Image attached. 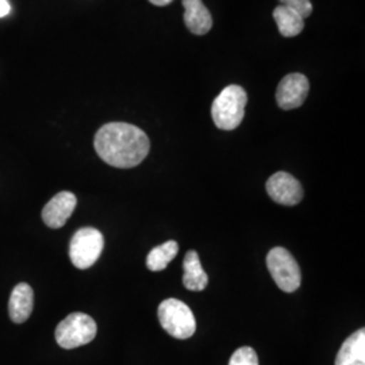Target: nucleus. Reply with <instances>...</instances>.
Returning a JSON list of instances; mask_svg holds the SVG:
<instances>
[{"label": "nucleus", "instance_id": "f257e3e1", "mask_svg": "<svg viewBox=\"0 0 365 365\" xmlns=\"http://www.w3.org/2000/svg\"><path fill=\"white\" fill-rule=\"evenodd\" d=\"M93 145L106 164L123 170L141 164L150 149L144 131L125 122H111L102 126L95 135Z\"/></svg>", "mask_w": 365, "mask_h": 365}, {"label": "nucleus", "instance_id": "f03ea898", "mask_svg": "<svg viewBox=\"0 0 365 365\" xmlns=\"http://www.w3.org/2000/svg\"><path fill=\"white\" fill-rule=\"evenodd\" d=\"M248 95L240 86H227L215 98L211 106V117L215 126L221 130H235L245 115Z\"/></svg>", "mask_w": 365, "mask_h": 365}, {"label": "nucleus", "instance_id": "7ed1b4c3", "mask_svg": "<svg viewBox=\"0 0 365 365\" xmlns=\"http://www.w3.org/2000/svg\"><path fill=\"white\" fill-rule=\"evenodd\" d=\"M158 321L163 329L175 339H187L194 336L196 321L191 309L182 300L170 298L158 306Z\"/></svg>", "mask_w": 365, "mask_h": 365}, {"label": "nucleus", "instance_id": "20e7f679", "mask_svg": "<svg viewBox=\"0 0 365 365\" xmlns=\"http://www.w3.org/2000/svg\"><path fill=\"white\" fill-rule=\"evenodd\" d=\"M98 327L90 315L69 314L56 329V341L64 349H75L90 344L96 337Z\"/></svg>", "mask_w": 365, "mask_h": 365}, {"label": "nucleus", "instance_id": "39448f33", "mask_svg": "<svg viewBox=\"0 0 365 365\" xmlns=\"http://www.w3.org/2000/svg\"><path fill=\"white\" fill-rule=\"evenodd\" d=\"M103 247V235L98 229L83 227L71 240L69 259L78 269H88L101 257Z\"/></svg>", "mask_w": 365, "mask_h": 365}, {"label": "nucleus", "instance_id": "423d86ee", "mask_svg": "<svg viewBox=\"0 0 365 365\" xmlns=\"http://www.w3.org/2000/svg\"><path fill=\"white\" fill-rule=\"evenodd\" d=\"M267 267L277 287L284 292H294L300 287L302 274L294 256L284 248H274L267 256Z\"/></svg>", "mask_w": 365, "mask_h": 365}, {"label": "nucleus", "instance_id": "0eeeda50", "mask_svg": "<svg viewBox=\"0 0 365 365\" xmlns=\"http://www.w3.org/2000/svg\"><path fill=\"white\" fill-rule=\"evenodd\" d=\"M309 90V78L302 73H289L279 83L276 90V102L282 110L298 108L304 103Z\"/></svg>", "mask_w": 365, "mask_h": 365}, {"label": "nucleus", "instance_id": "6e6552de", "mask_svg": "<svg viewBox=\"0 0 365 365\" xmlns=\"http://www.w3.org/2000/svg\"><path fill=\"white\" fill-rule=\"evenodd\" d=\"M269 197L284 206H295L303 199V188L299 180L287 172H276L267 182Z\"/></svg>", "mask_w": 365, "mask_h": 365}, {"label": "nucleus", "instance_id": "1a4fd4ad", "mask_svg": "<svg viewBox=\"0 0 365 365\" xmlns=\"http://www.w3.org/2000/svg\"><path fill=\"white\" fill-rule=\"evenodd\" d=\"M78 199L69 191L58 192L53 196L42 210V220L51 229H60L66 225L72 212L76 209Z\"/></svg>", "mask_w": 365, "mask_h": 365}, {"label": "nucleus", "instance_id": "9d476101", "mask_svg": "<svg viewBox=\"0 0 365 365\" xmlns=\"http://www.w3.org/2000/svg\"><path fill=\"white\" fill-rule=\"evenodd\" d=\"M184 24L196 36L207 34L212 27V18L209 9L202 0H182Z\"/></svg>", "mask_w": 365, "mask_h": 365}, {"label": "nucleus", "instance_id": "9b49d317", "mask_svg": "<svg viewBox=\"0 0 365 365\" xmlns=\"http://www.w3.org/2000/svg\"><path fill=\"white\" fill-rule=\"evenodd\" d=\"M34 307V292L27 283L16 284L9 302L10 318L15 324H24L30 318Z\"/></svg>", "mask_w": 365, "mask_h": 365}, {"label": "nucleus", "instance_id": "f8f14e48", "mask_svg": "<svg viewBox=\"0 0 365 365\" xmlns=\"http://www.w3.org/2000/svg\"><path fill=\"white\" fill-rule=\"evenodd\" d=\"M336 365H365V329L354 331L342 344Z\"/></svg>", "mask_w": 365, "mask_h": 365}, {"label": "nucleus", "instance_id": "ddd939ff", "mask_svg": "<svg viewBox=\"0 0 365 365\" xmlns=\"http://www.w3.org/2000/svg\"><path fill=\"white\" fill-rule=\"evenodd\" d=\"M184 274H182V284L190 291H203L209 284V276L202 268L199 260V255L195 250L187 252L184 262Z\"/></svg>", "mask_w": 365, "mask_h": 365}, {"label": "nucleus", "instance_id": "4468645a", "mask_svg": "<svg viewBox=\"0 0 365 365\" xmlns=\"http://www.w3.org/2000/svg\"><path fill=\"white\" fill-rule=\"evenodd\" d=\"M274 19L283 37H297L304 29V18L282 4L274 9Z\"/></svg>", "mask_w": 365, "mask_h": 365}, {"label": "nucleus", "instance_id": "2eb2a0df", "mask_svg": "<svg viewBox=\"0 0 365 365\" xmlns=\"http://www.w3.org/2000/svg\"><path fill=\"white\" fill-rule=\"evenodd\" d=\"M179 252V245L176 241H167L165 244L152 249L146 257V267L152 272L164 271L170 261L176 257Z\"/></svg>", "mask_w": 365, "mask_h": 365}, {"label": "nucleus", "instance_id": "dca6fc26", "mask_svg": "<svg viewBox=\"0 0 365 365\" xmlns=\"http://www.w3.org/2000/svg\"><path fill=\"white\" fill-rule=\"evenodd\" d=\"M229 365H259V357L255 349L249 346L238 348L230 357Z\"/></svg>", "mask_w": 365, "mask_h": 365}, {"label": "nucleus", "instance_id": "f3484780", "mask_svg": "<svg viewBox=\"0 0 365 365\" xmlns=\"http://www.w3.org/2000/svg\"><path fill=\"white\" fill-rule=\"evenodd\" d=\"M282 6H286L288 9L300 14L304 19L309 18L313 13V4L310 0H279Z\"/></svg>", "mask_w": 365, "mask_h": 365}, {"label": "nucleus", "instance_id": "a211bd4d", "mask_svg": "<svg viewBox=\"0 0 365 365\" xmlns=\"http://www.w3.org/2000/svg\"><path fill=\"white\" fill-rule=\"evenodd\" d=\"M10 13H11V4L9 3V0H0V18H4Z\"/></svg>", "mask_w": 365, "mask_h": 365}, {"label": "nucleus", "instance_id": "6ab92c4d", "mask_svg": "<svg viewBox=\"0 0 365 365\" xmlns=\"http://www.w3.org/2000/svg\"><path fill=\"white\" fill-rule=\"evenodd\" d=\"M152 4H155V6H158V7H163V6H167V4H170L172 3L173 0H149Z\"/></svg>", "mask_w": 365, "mask_h": 365}]
</instances>
